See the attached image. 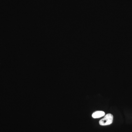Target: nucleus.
<instances>
[{
	"label": "nucleus",
	"mask_w": 132,
	"mask_h": 132,
	"mask_svg": "<svg viewBox=\"0 0 132 132\" xmlns=\"http://www.w3.org/2000/svg\"><path fill=\"white\" fill-rule=\"evenodd\" d=\"M113 118V116L111 114H108L105 116L104 118L100 121L99 124L102 126L110 125L112 123Z\"/></svg>",
	"instance_id": "nucleus-1"
},
{
	"label": "nucleus",
	"mask_w": 132,
	"mask_h": 132,
	"mask_svg": "<svg viewBox=\"0 0 132 132\" xmlns=\"http://www.w3.org/2000/svg\"><path fill=\"white\" fill-rule=\"evenodd\" d=\"M105 115V113L104 111H97L95 112L92 114V117L93 118L96 119L103 117Z\"/></svg>",
	"instance_id": "nucleus-2"
}]
</instances>
